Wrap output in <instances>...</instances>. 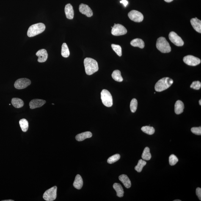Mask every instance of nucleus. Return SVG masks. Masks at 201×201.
<instances>
[{"label":"nucleus","instance_id":"nucleus-1","mask_svg":"<svg viewBox=\"0 0 201 201\" xmlns=\"http://www.w3.org/2000/svg\"><path fill=\"white\" fill-rule=\"evenodd\" d=\"M84 65L86 74H93L99 70L98 63L92 58L87 57L84 59Z\"/></svg>","mask_w":201,"mask_h":201},{"label":"nucleus","instance_id":"nucleus-2","mask_svg":"<svg viewBox=\"0 0 201 201\" xmlns=\"http://www.w3.org/2000/svg\"><path fill=\"white\" fill-rule=\"evenodd\" d=\"M174 81L171 78L169 77L162 78L157 82L155 84V89L157 92H162L170 87Z\"/></svg>","mask_w":201,"mask_h":201},{"label":"nucleus","instance_id":"nucleus-3","mask_svg":"<svg viewBox=\"0 0 201 201\" xmlns=\"http://www.w3.org/2000/svg\"><path fill=\"white\" fill-rule=\"evenodd\" d=\"M45 29V25L43 23H39L32 25L28 29L27 36L29 37H34L42 33Z\"/></svg>","mask_w":201,"mask_h":201},{"label":"nucleus","instance_id":"nucleus-4","mask_svg":"<svg viewBox=\"0 0 201 201\" xmlns=\"http://www.w3.org/2000/svg\"><path fill=\"white\" fill-rule=\"evenodd\" d=\"M156 47L162 53H169L172 50L169 42L164 37H160L157 39Z\"/></svg>","mask_w":201,"mask_h":201},{"label":"nucleus","instance_id":"nucleus-5","mask_svg":"<svg viewBox=\"0 0 201 201\" xmlns=\"http://www.w3.org/2000/svg\"><path fill=\"white\" fill-rule=\"evenodd\" d=\"M100 95L103 104L107 107H111L113 105V100L112 95L110 92L106 89H103L100 93Z\"/></svg>","mask_w":201,"mask_h":201},{"label":"nucleus","instance_id":"nucleus-6","mask_svg":"<svg viewBox=\"0 0 201 201\" xmlns=\"http://www.w3.org/2000/svg\"><path fill=\"white\" fill-rule=\"evenodd\" d=\"M57 187L55 186L45 191L43 195L44 200L47 201H53L57 197Z\"/></svg>","mask_w":201,"mask_h":201},{"label":"nucleus","instance_id":"nucleus-7","mask_svg":"<svg viewBox=\"0 0 201 201\" xmlns=\"http://www.w3.org/2000/svg\"><path fill=\"white\" fill-rule=\"evenodd\" d=\"M111 34L115 36H120L125 35L127 33V30L122 25L114 23V26L111 30Z\"/></svg>","mask_w":201,"mask_h":201},{"label":"nucleus","instance_id":"nucleus-8","mask_svg":"<svg viewBox=\"0 0 201 201\" xmlns=\"http://www.w3.org/2000/svg\"><path fill=\"white\" fill-rule=\"evenodd\" d=\"M31 84L30 80L26 78H20L17 80L14 84L15 88L21 89L26 88Z\"/></svg>","mask_w":201,"mask_h":201},{"label":"nucleus","instance_id":"nucleus-9","mask_svg":"<svg viewBox=\"0 0 201 201\" xmlns=\"http://www.w3.org/2000/svg\"><path fill=\"white\" fill-rule=\"evenodd\" d=\"M128 17L130 20L137 23L143 21L144 17L141 12L136 10H132L128 13Z\"/></svg>","mask_w":201,"mask_h":201},{"label":"nucleus","instance_id":"nucleus-10","mask_svg":"<svg viewBox=\"0 0 201 201\" xmlns=\"http://www.w3.org/2000/svg\"><path fill=\"white\" fill-rule=\"evenodd\" d=\"M169 39L172 43L177 46H182L184 45V42L180 36L174 31L169 33Z\"/></svg>","mask_w":201,"mask_h":201},{"label":"nucleus","instance_id":"nucleus-11","mask_svg":"<svg viewBox=\"0 0 201 201\" xmlns=\"http://www.w3.org/2000/svg\"><path fill=\"white\" fill-rule=\"evenodd\" d=\"M184 62L187 65L191 66H196L200 64L201 60L199 58L192 55L185 56L183 59Z\"/></svg>","mask_w":201,"mask_h":201},{"label":"nucleus","instance_id":"nucleus-12","mask_svg":"<svg viewBox=\"0 0 201 201\" xmlns=\"http://www.w3.org/2000/svg\"><path fill=\"white\" fill-rule=\"evenodd\" d=\"M79 11L81 13L88 17H90L93 15V12L92 9L87 5L83 4L80 5Z\"/></svg>","mask_w":201,"mask_h":201},{"label":"nucleus","instance_id":"nucleus-13","mask_svg":"<svg viewBox=\"0 0 201 201\" xmlns=\"http://www.w3.org/2000/svg\"><path fill=\"white\" fill-rule=\"evenodd\" d=\"M36 55L39 57L38 61L40 63L45 62L47 60L48 57V52L46 50L41 49L36 53Z\"/></svg>","mask_w":201,"mask_h":201},{"label":"nucleus","instance_id":"nucleus-14","mask_svg":"<svg viewBox=\"0 0 201 201\" xmlns=\"http://www.w3.org/2000/svg\"><path fill=\"white\" fill-rule=\"evenodd\" d=\"M46 103V101L43 100L34 99L31 100L29 103L30 108L31 109L41 107Z\"/></svg>","mask_w":201,"mask_h":201},{"label":"nucleus","instance_id":"nucleus-15","mask_svg":"<svg viewBox=\"0 0 201 201\" xmlns=\"http://www.w3.org/2000/svg\"><path fill=\"white\" fill-rule=\"evenodd\" d=\"M65 12L66 17L67 19L70 20L73 19L74 14L73 7L71 4H68L66 5Z\"/></svg>","mask_w":201,"mask_h":201},{"label":"nucleus","instance_id":"nucleus-16","mask_svg":"<svg viewBox=\"0 0 201 201\" xmlns=\"http://www.w3.org/2000/svg\"><path fill=\"white\" fill-rule=\"evenodd\" d=\"M190 23L194 29L197 32L201 33V21L197 18L191 19Z\"/></svg>","mask_w":201,"mask_h":201},{"label":"nucleus","instance_id":"nucleus-17","mask_svg":"<svg viewBox=\"0 0 201 201\" xmlns=\"http://www.w3.org/2000/svg\"><path fill=\"white\" fill-rule=\"evenodd\" d=\"M119 179L123 184L125 188H129L131 187V182L126 175L122 174L119 177Z\"/></svg>","mask_w":201,"mask_h":201},{"label":"nucleus","instance_id":"nucleus-18","mask_svg":"<svg viewBox=\"0 0 201 201\" xmlns=\"http://www.w3.org/2000/svg\"><path fill=\"white\" fill-rule=\"evenodd\" d=\"M92 136V133L91 132L86 131L77 135L75 138L77 141L81 142L87 138H91Z\"/></svg>","mask_w":201,"mask_h":201},{"label":"nucleus","instance_id":"nucleus-19","mask_svg":"<svg viewBox=\"0 0 201 201\" xmlns=\"http://www.w3.org/2000/svg\"><path fill=\"white\" fill-rule=\"evenodd\" d=\"M73 186L75 188L78 190H80L82 188L83 186V180L81 176L79 174L77 175L75 177Z\"/></svg>","mask_w":201,"mask_h":201},{"label":"nucleus","instance_id":"nucleus-20","mask_svg":"<svg viewBox=\"0 0 201 201\" xmlns=\"http://www.w3.org/2000/svg\"><path fill=\"white\" fill-rule=\"evenodd\" d=\"M184 104L180 100H177L175 105V112L177 114H180L183 113L184 109Z\"/></svg>","mask_w":201,"mask_h":201},{"label":"nucleus","instance_id":"nucleus-21","mask_svg":"<svg viewBox=\"0 0 201 201\" xmlns=\"http://www.w3.org/2000/svg\"><path fill=\"white\" fill-rule=\"evenodd\" d=\"M113 187L117 193V196L119 197H123L124 191L121 185L120 184L115 183L113 186Z\"/></svg>","mask_w":201,"mask_h":201},{"label":"nucleus","instance_id":"nucleus-22","mask_svg":"<svg viewBox=\"0 0 201 201\" xmlns=\"http://www.w3.org/2000/svg\"><path fill=\"white\" fill-rule=\"evenodd\" d=\"M130 45L133 47H139L141 48H143L144 47V42L140 39H133L130 42Z\"/></svg>","mask_w":201,"mask_h":201},{"label":"nucleus","instance_id":"nucleus-23","mask_svg":"<svg viewBox=\"0 0 201 201\" xmlns=\"http://www.w3.org/2000/svg\"><path fill=\"white\" fill-rule=\"evenodd\" d=\"M11 103L14 107L18 108L23 107L24 105V103L21 99L14 98L12 99Z\"/></svg>","mask_w":201,"mask_h":201},{"label":"nucleus","instance_id":"nucleus-24","mask_svg":"<svg viewBox=\"0 0 201 201\" xmlns=\"http://www.w3.org/2000/svg\"><path fill=\"white\" fill-rule=\"evenodd\" d=\"M112 77L115 81L118 82H122L123 81V78L121 75V73L120 70H115L113 72Z\"/></svg>","mask_w":201,"mask_h":201},{"label":"nucleus","instance_id":"nucleus-25","mask_svg":"<svg viewBox=\"0 0 201 201\" xmlns=\"http://www.w3.org/2000/svg\"><path fill=\"white\" fill-rule=\"evenodd\" d=\"M61 54L63 57L65 58L68 57L70 55V50L66 43H63L62 45Z\"/></svg>","mask_w":201,"mask_h":201},{"label":"nucleus","instance_id":"nucleus-26","mask_svg":"<svg viewBox=\"0 0 201 201\" xmlns=\"http://www.w3.org/2000/svg\"><path fill=\"white\" fill-rule=\"evenodd\" d=\"M19 124L22 131L24 132L27 131L29 127V122L26 119H21L19 121Z\"/></svg>","mask_w":201,"mask_h":201},{"label":"nucleus","instance_id":"nucleus-27","mask_svg":"<svg viewBox=\"0 0 201 201\" xmlns=\"http://www.w3.org/2000/svg\"><path fill=\"white\" fill-rule=\"evenodd\" d=\"M151 155L150 152V149L147 147L144 148L142 155V158L144 160L149 161L151 158Z\"/></svg>","mask_w":201,"mask_h":201},{"label":"nucleus","instance_id":"nucleus-28","mask_svg":"<svg viewBox=\"0 0 201 201\" xmlns=\"http://www.w3.org/2000/svg\"><path fill=\"white\" fill-rule=\"evenodd\" d=\"M146 164H147V162L145 161L142 159H140L138 161L137 165L135 168V170L138 172H141Z\"/></svg>","mask_w":201,"mask_h":201},{"label":"nucleus","instance_id":"nucleus-29","mask_svg":"<svg viewBox=\"0 0 201 201\" xmlns=\"http://www.w3.org/2000/svg\"><path fill=\"white\" fill-rule=\"evenodd\" d=\"M141 130L144 133L149 135H152L154 133L155 130L152 127L145 126L142 127Z\"/></svg>","mask_w":201,"mask_h":201},{"label":"nucleus","instance_id":"nucleus-30","mask_svg":"<svg viewBox=\"0 0 201 201\" xmlns=\"http://www.w3.org/2000/svg\"><path fill=\"white\" fill-rule=\"evenodd\" d=\"M120 155L119 154H116L108 158L107 162L109 164H113L120 159Z\"/></svg>","mask_w":201,"mask_h":201},{"label":"nucleus","instance_id":"nucleus-31","mask_svg":"<svg viewBox=\"0 0 201 201\" xmlns=\"http://www.w3.org/2000/svg\"><path fill=\"white\" fill-rule=\"evenodd\" d=\"M138 101L135 98H133L130 102V108L132 112H136L138 107Z\"/></svg>","mask_w":201,"mask_h":201},{"label":"nucleus","instance_id":"nucleus-32","mask_svg":"<svg viewBox=\"0 0 201 201\" xmlns=\"http://www.w3.org/2000/svg\"><path fill=\"white\" fill-rule=\"evenodd\" d=\"M111 47L118 55L120 57L122 56V49L120 45L112 44Z\"/></svg>","mask_w":201,"mask_h":201},{"label":"nucleus","instance_id":"nucleus-33","mask_svg":"<svg viewBox=\"0 0 201 201\" xmlns=\"http://www.w3.org/2000/svg\"><path fill=\"white\" fill-rule=\"evenodd\" d=\"M178 161V159L175 155L172 154L169 157V163L171 166L175 165Z\"/></svg>","mask_w":201,"mask_h":201},{"label":"nucleus","instance_id":"nucleus-34","mask_svg":"<svg viewBox=\"0 0 201 201\" xmlns=\"http://www.w3.org/2000/svg\"><path fill=\"white\" fill-rule=\"evenodd\" d=\"M201 87V83L200 81H196L193 82L190 85V88L196 90H199Z\"/></svg>","mask_w":201,"mask_h":201},{"label":"nucleus","instance_id":"nucleus-35","mask_svg":"<svg viewBox=\"0 0 201 201\" xmlns=\"http://www.w3.org/2000/svg\"><path fill=\"white\" fill-rule=\"evenodd\" d=\"M191 131L193 133L197 135H201V127H194L191 128Z\"/></svg>","mask_w":201,"mask_h":201},{"label":"nucleus","instance_id":"nucleus-36","mask_svg":"<svg viewBox=\"0 0 201 201\" xmlns=\"http://www.w3.org/2000/svg\"><path fill=\"white\" fill-rule=\"evenodd\" d=\"M196 194L198 197L199 200H201V188L198 187L196 189Z\"/></svg>","mask_w":201,"mask_h":201},{"label":"nucleus","instance_id":"nucleus-37","mask_svg":"<svg viewBox=\"0 0 201 201\" xmlns=\"http://www.w3.org/2000/svg\"><path fill=\"white\" fill-rule=\"evenodd\" d=\"M120 3L123 4L125 7H126L128 4V2L127 0H122L120 1Z\"/></svg>","mask_w":201,"mask_h":201},{"label":"nucleus","instance_id":"nucleus-38","mask_svg":"<svg viewBox=\"0 0 201 201\" xmlns=\"http://www.w3.org/2000/svg\"><path fill=\"white\" fill-rule=\"evenodd\" d=\"M166 2H172L173 0H164Z\"/></svg>","mask_w":201,"mask_h":201},{"label":"nucleus","instance_id":"nucleus-39","mask_svg":"<svg viewBox=\"0 0 201 201\" xmlns=\"http://www.w3.org/2000/svg\"><path fill=\"white\" fill-rule=\"evenodd\" d=\"M3 201H14L13 200H3Z\"/></svg>","mask_w":201,"mask_h":201},{"label":"nucleus","instance_id":"nucleus-40","mask_svg":"<svg viewBox=\"0 0 201 201\" xmlns=\"http://www.w3.org/2000/svg\"><path fill=\"white\" fill-rule=\"evenodd\" d=\"M199 104H200V106H201V100H199Z\"/></svg>","mask_w":201,"mask_h":201},{"label":"nucleus","instance_id":"nucleus-41","mask_svg":"<svg viewBox=\"0 0 201 201\" xmlns=\"http://www.w3.org/2000/svg\"><path fill=\"white\" fill-rule=\"evenodd\" d=\"M174 201H181V200H174Z\"/></svg>","mask_w":201,"mask_h":201}]
</instances>
